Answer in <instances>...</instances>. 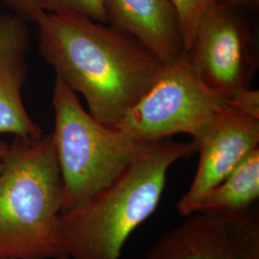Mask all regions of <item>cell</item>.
<instances>
[{"label":"cell","mask_w":259,"mask_h":259,"mask_svg":"<svg viewBox=\"0 0 259 259\" xmlns=\"http://www.w3.org/2000/svg\"><path fill=\"white\" fill-rule=\"evenodd\" d=\"M38 49L48 65L103 124L116 126L164 64L138 39L76 13H45Z\"/></svg>","instance_id":"obj_1"},{"label":"cell","mask_w":259,"mask_h":259,"mask_svg":"<svg viewBox=\"0 0 259 259\" xmlns=\"http://www.w3.org/2000/svg\"><path fill=\"white\" fill-rule=\"evenodd\" d=\"M197 144L164 139L147 142L111 185L60 214L69 259H120L130 236L157 210L167 173Z\"/></svg>","instance_id":"obj_2"},{"label":"cell","mask_w":259,"mask_h":259,"mask_svg":"<svg viewBox=\"0 0 259 259\" xmlns=\"http://www.w3.org/2000/svg\"><path fill=\"white\" fill-rule=\"evenodd\" d=\"M62 204L52 134L15 137L0 169V259H69L61 233Z\"/></svg>","instance_id":"obj_3"},{"label":"cell","mask_w":259,"mask_h":259,"mask_svg":"<svg viewBox=\"0 0 259 259\" xmlns=\"http://www.w3.org/2000/svg\"><path fill=\"white\" fill-rule=\"evenodd\" d=\"M52 133L63 180L62 211L98 193L120 175L145 143L96 120L77 94L56 77Z\"/></svg>","instance_id":"obj_4"},{"label":"cell","mask_w":259,"mask_h":259,"mask_svg":"<svg viewBox=\"0 0 259 259\" xmlns=\"http://www.w3.org/2000/svg\"><path fill=\"white\" fill-rule=\"evenodd\" d=\"M234 104L195 71L184 52L162 69L116 127L142 143L186 134L197 139Z\"/></svg>","instance_id":"obj_5"},{"label":"cell","mask_w":259,"mask_h":259,"mask_svg":"<svg viewBox=\"0 0 259 259\" xmlns=\"http://www.w3.org/2000/svg\"><path fill=\"white\" fill-rule=\"evenodd\" d=\"M186 53L204 83L232 103L250 90L258 67L250 29L238 8L215 3L200 22Z\"/></svg>","instance_id":"obj_6"},{"label":"cell","mask_w":259,"mask_h":259,"mask_svg":"<svg viewBox=\"0 0 259 259\" xmlns=\"http://www.w3.org/2000/svg\"><path fill=\"white\" fill-rule=\"evenodd\" d=\"M193 141L200 153L198 168L192 184L176 205L184 217L192 214L195 204L258 147L259 118L234 107Z\"/></svg>","instance_id":"obj_7"},{"label":"cell","mask_w":259,"mask_h":259,"mask_svg":"<svg viewBox=\"0 0 259 259\" xmlns=\"http://www.w3.org/2000/svg\"><path fill=\"white\" fill-rule=\"evenodd\" d=\"M30 47L28 22L14 13L0 14V135L39 139L44 131L22 101Z\"/></svg>","instance_id":"obj_8"},{"label":"cell","mask_w":259,"mask_h":259,"mask_svg":"<svg viewBox=\"0 0 259 259\" xmlns=\"http://www.w3.org/2000/svg\"><path fill=\"white\" fill-rule=\"evenodd\" d=\"M104 5L109 25L138 39L163 64L185 52L169 0H104Z\"/></svg>","instance_id":"obj_9"},{"label":"cell","mask_w":259,"mask_h":259,"mask_svg":"<svg viewBox=\"0 0 259 259\" xmlns=\"http://www.w3.org/2000/svg\"><path fill=\"white\" fill-rule=\"evenodd\" d=\"M144 259H242L226 225L203 213L164 233Z\"/></svg>","instance_id":"obj_10"},{"label":"cell","mask_w":259,"mask_h":259,"mask_svg":"<svg viewBox=\"0 0 259 259\" xmlns=\"http://www.w3.org/2000/svg\"><path fill=\"white\" fill-rule=\"evenodd\" d=\"M258 198L257 147L195 204L192 213H203L228 227H235L250 219L251 206Z\"/></svg>","instance_id":"obj_11"},{"label":"cell","mask_w":259,"mask_h":259,"mask_svg":"<svg viewBox=\"0 0 259 259\" xmlns=\"http://www.w3.org/2000/svg\"><path fill=\"white\" fill-rule=\"evenodd\" d=\"M176 12L184 51L192 47L197 29L214 0H169Z\"/></svg>","instance_id":"obj_12"},{"label":"cell","mask_w":259,"mask_h":259,"mask_svg":"<svg viewBox=\"0 0 259 259\" xmlns=\"http://www.w3.org/2000/svg\"><path fill=\"white\" fill-rule=\"evenodd\" d=\"M45 13H76L94 21L108 23L104 0H37Z\"/></svg>","instance_id":"obj_13"},{"label":"cell","mask_w":259,"mask_h":259,"mask_svg":"<svg viewBox=\"0 0 259 259\" xmlns=\"http://www.w3.org/2000/svg\"><path fill=\"white\" fill-rule=\"evenodd\" d=\"M234 245L242 259H259V220L252 213L244 224L228 227Z\"/></svg>","instance_id":"obj_14"},{"label":"cell","mask_w":259,"mask_h":259,"mask_svg":"<svg viewBox=\"0 0 259 259\" xmlns=\"http://www.w3.org/2000/svg\"><path fill=\"white\" fill-rule=\"evenodd\" d=\"M0 5L9 8L12 13L18 15L27 22L37 23L45 12L40 9L37 0H0Z\"/></svg>","instance_id":"obj_15"},{"label":"cell","mask_w":259,"mask_h":259,"mask_svg":"<svg viewBox=\"0 0 259 259\" xmlns=\"http://www.w3.org/2000/svg\"><path fill=\"white\" fill-rule=\"evenodd\" d=\"M214 3L224 7L239 8V7H250L258 8L259 0H214Z\"/></svg>","instance_id":"obj_16"},{"label":"cell","mask_w":259,"mask_h":259,"mask_svg":"<svg viewBox=\"0 0 259 259\" xmlns=\"http://www.w3.org/2000/svg\"><path fill=\"white\" fill-rule=\"evenodd\" d=\"M9 148V144L6 143L5 141H0V169L2 167V163H3V159L4 157L8 151Z\"/></svg>","instance_id":"obj_17"}]
</instances>
